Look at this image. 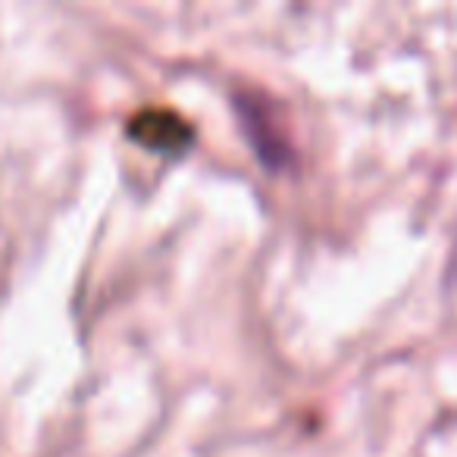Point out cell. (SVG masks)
Returning <instances> with one entry per match:
<instances>
[{"label": "cell", "instance_id": "obj_1", "mask_svg": "<svg viewBox=\"0 0 457 457\" xmlns=\"http://www.w3.org/2000/svg\"><path fill=\"white\" fill-rule=\"evenodd\" d=\"M236 113L245 138L251 141V147L267 170H282V166L292 163V145L282 132L279 116L267 104L257 101L254 95H236Z\"/></svg>", "mask_w": 457, "mask_h": 457}, {"label": "cell", "instance_id": "obj_2", "mask_svg": "<svg viewBox=\"0 0 457 457\" xmlns=\"http://www.w3.org/2000/svg\"><path fill=\"white\" fill-rule=\"evenodd\" d=\"M126 132L138 145L157 154H182L195 141V126L170 107H145L126 122Z\"/></svg>", "mask_w": 457, "mask_h": 457}]
</instances>
